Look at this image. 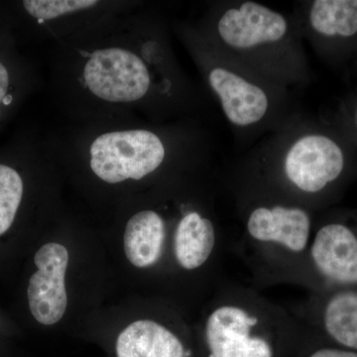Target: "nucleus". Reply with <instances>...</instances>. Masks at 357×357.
I'll return each mask as SVG.
<instances>
[{
    "instance_id": "7",
    "label": "nucleus",
    "mask_w": 357,
    "mask_h": 357,
    "mask_svg": "<svg viewBox=\"0 0 357 357\" xmlns=\"http://www.w3.org/2000/svg\"><path fill=\"white\" fill-rule=\"evenodd\" d=\"M287 307L314 340L357 352V288L309 292Z\"/></svg>"
},
{
    "instance_id": "12",
    "label": "nucleus",
    "mask_w": 357,
    "mask_h": 357,
    "mask_svg": "<svg viewBox=\"0 0 357 357\" xmlns=\"http://www.w3.org/2000/svg\"><path fill=\"white\" fill-rule=\"evenodd\" d=\"M116 354L117 357H192V351L165 324L140 319L119 335Z\"/></svg>"
},
{
    "instance_id": "17",
    "label": "nucleus",
    "mask_w": 357,
    "mask_h": 357,
    "mask_svg": "<svg viewBox=\"0 0 357 357\" xmlns=\"http://www.w3.org/2000/svg\"><path fill=\"white\" fill-rule=\"evenodd\" d=\"M294 357H357V352L340 349L311 338Z\"/></svg>"
},
{
    "instance_id": "10",
    "label": "nucleus",
    "mask_w": 357,
    "mask_h": 357,
    "mask_svg": "<svg viewBox=\"0 0 357 357\" xmlns=\"http://www.w3.org/2000/svg\"><path fill=\"white\" fill-rule=\"evenodd\" d=\"M34 261L37 271L30 278L27 291L30 311L42 325H55L68 306L65 275L69 252L62 244L47 243L37 251Z\"/></svg>"
},
{
    "instance_id": "19",
    "label": "nucleus",
    "mask_w": 357,
    "mask_h": 357,
    "mask_svg": "<svg viewBox=\"0 0 357 357\" xmlns=\"http://www.w3.org/2000/svg\"><path fill=\"white\" fill-rule=\"evenodd\" d=\"M356 121H357V109H356Z\"/></svg>"
},
{
    "instance_id": "13",
    "label": "nucleus",
    "mask_w": 357,
    "mask_h": 357,
    "mask_svg": "<svg viewBox=\"0 0 357 357\" xmlns=\"http://www.w3.org/2000/svg\"><path fill=\"white\" fill-rule=\"evenodd\" d=\"M168 236L165 218L152 210L139 211L129 220L124 234V251L137 268L154 266L163 257Z\"/></svg>"
},
{
    "instance_id": "14",
    "label": "nucleus",
    "mask_w": 357,
    "mask_h": 357,
    "mask_svg": "<svg viewBox=\"0 0 357 357\" xmlns=\"http://www.w3.org/2000/svg\"><path fill=\"white\" fill-rule=\"evenodd\" d=\"M307 22L324 38H351L357 34V0H316L309 7Z\"/></svg>"
},
{
    "instance_id": "5",
    "label": "nucleus",
    "mask_w": 357,
    "mask_h": 357,
    "mask_svg": "<svg viewBox=\"0 0 357 357\" xmlns=\"http://www.w3.org/2000/svg\"><path fill=\"white\" fill-rule=\"evenodd\" d=\"M93 172L109 184L140 180L156 171L166 150L156 134L144 129L98 136L89 149Z\"/></svg>"
},
{
    "instance_id": "15",
    "label": "nucleus",
    "mask_w": 357,
    "mask_h": 357,
    "mask_svg": "<svg viewBox=\"0 0 357 357\" xmlns=\"http://www.w3.org/2000/svg\"><path fill=\"white\" fill-rule=\"evenodd\" d=\"M22 196L23 181L20 174L0 164V236L13 225Z\"/></svg>"
},
{
    "instance_id": "8",
    "label": "nucleus",
    "mask_w": 357,
    "mask_h": 357,
    "mask_svg": "<svg viewBox=\"0 0 357 357\" xmlns=\"http://www.w3.org/2000/svg\"><path fill=\"white\" fill-rule=\"evenodd\" d=\"M84 79L93 95L110 102H131L146 95L150 75L132 52L121 48L95 52L84 69Z\"/></svg>"
},
{
    "instance_id": "18",
    "label": "nucleus",
    "mask_w": 357,
    "mask_h": 357,
    "mask_svg": "<svg viewBox=\"0 0 357 357\" xmlns=\"http://www.w3.org/2000/svg\"><path fill=\"white\" fill-rule=\"evenodd\" d=\"M9 86V75L6 68L0 62V103L6 102Z\"/></svg>"
},
{
    "instance_id": "9",
    "label": "nucleus",
    "mask_w": 357,
    "mask_h": 357,
    "mask_svg": "<svg viewBox=\"0 0 357 357\" xmlns=\"http://www.w3.org/2000/svg\"><path fill=\"white\" fill-rule=\"evenodd\" d=\"M223 236L206 211L187 208L172 236V255L181 271L188 274L213 272L222 256Z\"/></svg>"
},
{
    "instance_id": "6",
    "label": "nucleus",
    "mask_w": 357,
    "mask_h": 357,
    "mask_svg": "<svg viewBox=\"0 0 357 357\" xmlns=\"http://www.w3.org/2000/svg\"><path fill=\"white\" fill-rule=\"evenodd\" d=\"M225 48L248 56H266L285 46L290 37L287 18L255 1L225 9L217 23Z\"/></svg>"
},
{
    "instance_id": "3",
    "label": "nucleus",
    "mask_w": 357,
    "mask_h": 357,
    "mask_svg": "<svg viewBox=\"0 0 357 357\" xmlns=\"http://www.w3.org/2000/svg\"><path fill=\"white\" fill-rule=\"evenodd\" d=\"M345 156L337 141L309 132L289 144L278 163L259 183L314 210L344 176Z\"/></svg>"
},
{
    "instance_id": "16",
    "label": "nucleus",
    "mask_w": 357,
    "mask_h": 357,
    "mask_svg": "<svg viewBox=\"0 0 357 357\" xmlns=\"http://www.w3.org/2000/svg\"><path fill=\"white\" fill-rule=\"evenodd\" d=\"M98 4L93 0H26L23 1L26 11L38 20H46L77 13Z\"/></svg>"
},
{
    "instance_id": "1",
    "label": "nucleus",
    "mask_w": 357,
    "mask_h": 357,
    "mask_svg": "<svg viewBox=\"0 0 357 357\" xmlns=\"http://www.w3.org/2000/svg\"><path fill=\"white\" fill-rule=\"evenodd\" d=\"M241 236L236 251L257 290L280 285L309 288L314 211L252 182L239 192Z\"/></svg>"
},
{
    "instance_id": "11",
    "label": "nucleus",
    "mask_w": 357,
    "mask_h": 357,
    "mask_svg": "<svg viewBox=\"0 0 357 357\" xmlns=\"http://www.w3.org/2000/svg\"><path fill=\"white\" fill-rule=\"evenodd\" d=\"M208 81L227 121L236 128L255 126L271 110V98L266 89L234 68L213 66Z\"/></svg>"
},
{
    "instance_id": "2",
    "label": "nucleus",
    "mask_w": 357,
    "mask_h": 357,
    "mask_svg": "<svg viewBox=\"0 0 357 357\" xmlns=\"http://www.w3.org/2000/svg\"><path fill=\"white\" fill-rule=\"evenodd\" d=\"M311 338L287 307L222 281L201 328L203 357H294Z\"/></svg>"
},
{
    "instance_id": "4",
    "label": "nucleus",
    "mask_w": 357,
    "mask_h": 357,
    "mask_svg": "<svg viewBox=\"0 0 357 357\" xmlns=\"http://www.w3.org/2000/svg\"><path fill=\"white\" fill-rule=\"evenodd\" d=\"M357 288V218L316 222L309 253V292Z\"/></svg>"
}]
</instances>
